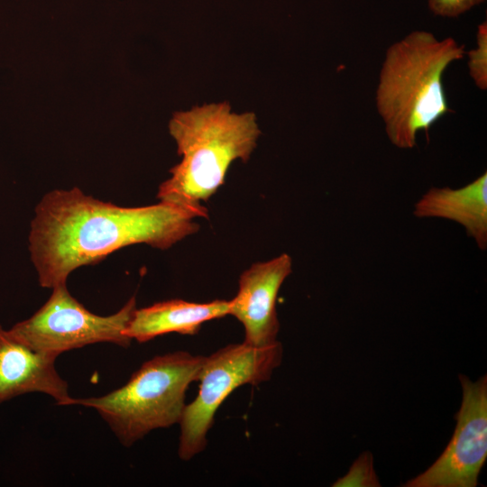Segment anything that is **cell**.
Wrapping results in <instances>:
<instances>
[{
  "label": "cell",
  "mask_w": 487,
  "mask_h": 487,
  "mask_svg": "<svg viewBox=\"0 0 487 487\" xmlns=\"http://www.w3.org/2000/svg\"><path fill=\"white\" fill-rule=\"evenodd\" d=\"M57 357L31 348L0 325V404L25 393L41 392L58 405H72L69 384L56 370Z\"/></svg>",
  "instance_id": "cell-9"
},
{
  "label": "cell",
  "mask_w": 487,
  "mask_h": 487,
  "mask_svg": "<svg viewBox=\"0 0 487 487\" xmlns=\"http://www.w3.org/2000/svg\"><path fill=\"white\" fill-rule=\"evenodd\" d=\"M484 0H428L431 12L443 17H456Z\"/></svg>",
  "instance_id": "cell-14"
},
{
  "label": "cell",
  "mask_w": 487,
  "mask_h": 487,
  "mask_svg": "<svg viewBox=\"0 0 487 487\" xmlns=\"http://www.w3.org/2000/svg\"><path fill=\"white\" fill-rule=\"evenodd\" d=\"M463 400L453 436L441 455L405 487H475L487 458V376L459 375Z\"/></svg>",
  "instance_id": "cell-7"
},
{
  "label": "cell",
  "mask_w": 487,
  "mask_h": 487,
  "mask_svg": "<svg viewBox=\"0 0 487 487\" xmlns=\"http://www.w3.org/2000/svg\"><path fill=\"white\" fill-rule=\"evenodd\" d=\"M464 45L454 38L437 39L427 31H413L386 51L375 91V105L389 141L399 149H412L419 132L428 130L452 110L443 77L464 57Z\"/></svg>",
  "instance_id": "cell-3"
},
{
  "label": "cell",
  "mask_w": 487,
  "mask_h": 487,
  "mask_svg": "<svg viewBox=\"0 0 487 487\" xmlns=\"http://www.w3.org/2000/svg\"><path fill=\"white\" fill-rule=\"evenodd\" d=\"M135 308L133 296L117 312L96 315L69 293L67 283L60 284L52 288L49 299L32 317L9 332L31 348L56 356L97 343L126 348L132 340L124 332Z\"/></svg>",
  "instance_id": "cell-6"
},
{
  "label": "cell",
  "mask_w": 487,
  "mask_h": 487,
  "mask_svg": "<svg viewBox=\"0 0 487 487\" xmlns=\"http://www.w3.org/2000/svg\"><path fill=\"white\" fill-rule=\"evenodd\" d=\"M181 161L158 189L161 202L179 207L196 217H207L201 205L225 182L231 163L246 162L261 131L255 114H236L227 102L193 106L176 112L169 124Z\"/></svg>",
  "instance_id": "cell-2"
},
{
  "label": "cell",
  "mask_w": 487,
  "mask_h": 487,
  "mask_svg": "<svg viewBox=\"0 0 487 487\" xmlns=\"http://www.w3.org/2000/svg\"><path fill=\"white\" fill-rule=\"evenodd\" d=\"M291 271L292 259L288 253H282L267 262L254 263L241 274L238 292L229 300V315L242 323L244 343L263 347L278 342L280 323L276 299Z\"/></svg>",
  "instance_id": "cell-8"
},
{
  "label": "cell",
  "mask_w": 487,
  "mask_h": 487,
  "mask_svg": "<svg viewBox=\"0 0 487 487\" xmlns=\"http://www.w3.org/2000/svg\"><path fill=\"white\" fill-rule=\"evenodd\" d=\"M205 356L179 351L146 361L122 387L100 397L73 399L96 410L119 442L130 447L151 431L179 423L186 391Z\"/></svg>",
  "instance_id": "cell-4"
},
{
  "label": "cell",
  "mask_w": 487,
  "mask_h": 487,
  "mask_svg": "<svg viewBox=\"0 0 487 487\" xmlns=\"http://www.w3.org/2000/svg\"><path fill=\"white\" fill-rule=\"evenodd\" d=\"M282 346L277 343L255 347L245 343L226 345L205 356L198 373L199 390L186 404L181 419L178 454L190 460L207 446V435L224 400L236 388L257 385L270 380L280 364Z\"/></svg>",
  "instance_id": "cell-5"
},
{
  "label": "cell",
  "mask_w": 487,
  "mask_h": 487,
  "mask_svg": "<svg viewBox=\"0 0 487 487\" xmlns=\"http://www.w3.org/2000/svg\"><path fill=\"white\" fill-rule=\"evenodd\" d=\"M334 487L381 486L373 468L372 455L364 452L353 463L348 473L333 484Z\"/></svg>",
  "instance_id": "cell-13"
},
{
  "label": "cell",
  "mask_w": 487,
  "mask_h": 487,
  "mask_svg": "<svg viewBox=\"0 0 487 487\" xmlns=\"http://www.w3.org/2000/svg\"><path fill=\"white\" fill-rule=\"evenodd\" d=\"M188 212L173 205L125 207L86 195L78 188L51 191L35 209L31 258L42 288L66 284L76 269L125 246L166 250L198 231Z\"/></svg>",
  "instance_id": "cell-1"
},
{
  "label": "cell",
  "mask_w": 487,
  "mask_h": 487,
  "mask_svg": "<svg viewBox=\"0 0 487 487\" xmlns=\"http://www.w3.org/2000/svg\"><path fill=\"white\" fill-rule=\"evenodd\" d=\"M418 218H441L462 225L480 250L487 248V172L457 188L434 187L415 203Z\"/></svg>",
  "instance_id": "cell-10"
},
{
  "label": "cell",
  "mask_w": 487,
  "mask_h": 487,
  "mask_svg": "<svg viewBox=\"0 0 487 487\" xmlns=\"http://www.w3.org/2000/svg\"><path fill=\"white\" fill-rule=\"evenodd\" d=\"M468 71L475 86L487 89V23H482L476 32V46L468 53Z\"/></svg>",
  "instance_id": "cell-12"
},
{
  "label": "cell",
  "mask_w": 487,
  "mask_h": 487,
  "mask_svg": "<svg viewBox=\"0 0 487 487\" xmlns=\"http://www.w3.org/2000/svg\"><path fill=\"white\" fill-rule=\"evenodd\" d=\"M229 300L195 303L170 299L157 302L146 308H136L124 334L139 343L170 333L195 335L203 323L229 315Z\"/></svg>",
  "instance_id": "cell-11"
}]
</instances>
